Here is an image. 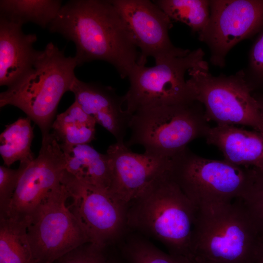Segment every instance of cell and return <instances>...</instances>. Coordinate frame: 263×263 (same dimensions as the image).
Segmentation results:
<instances>
[{
	"mask_svg": "<svg viewBox=\"0 0 263 263\" xmlns=\"http://www.w3.org/2000/svg\"><path fill=\"white\" fill-rule=\"evenodd\" d=\"M48 29L74 43L77 66L94 60L104 61L124 79L138 64L140 52L110 0H69Z\"/></svg>",
	"mask_w": 263,
	"mask_h": 263,
	"instance_id": "1",
	"label": "cell"
},
{
	"mask_svg": "<svg viewBox=\"0 0 263 263\" xmlns=\"http://www.w3.org/2000/svg\"><path fill=\"white\" fill-rule=\"evenodd\" d=\"M168 170L128 203L127 225L129 230L160 242L169 253L191 259L196 207Z\"/></svg>",
	"mask_w": 263,
	"mask_h": 263,
	"instance_id": "2",
	"label": "cell"
},
{
	"mask_svg": "<svg viewBox=\"0 0 263 263\" xmlns=\"http://www.w3.org/2000/svg\"><path fill=\"white\" fill-rule=\"evenodd\" d=\"M263 235L241 198L196 207L191 259L197 263H254Z\"/></svg>",
	"mask_w": 263,
	"mask_h": 263,
	"instance_id": "3",
	"label": "cell"
},
{
	"mask_svg": "<svg viewBox=\"0 0 263 263\" xmlns=\"http://www.w3.org/2000/svg\"><path fill=\"white\" fill-rule=\"evenodd\" d=\"M75 58L50 42L39 51L32 67L0 94V107L12 105L23 111L39 128L42 137L50 133L63 95L76 77Z\"/></svg>",
	"mask_w": 263,
	"mask_h": 263,
	"instance_id": "4",
	"label": "cell"
},
{
	"mask_svg": "<svg viewBox=\"0 0 263 263\" xmlns=\"http://www.w3.org/2000/svg\"><path fill=\"white\" fill-rule=\"evenodd\" d=\"M202 104L189 102L140 109L132 117L128 147L142 146L145 153L171 159L210 128Z\"/></svg>",
	"mask_w": 263,
	"mask_h": 263,
	"instance_id": "5",
	"label": "cell"
},
{
	"mask_svg": "<svg viewBox=\"0 0 263 263\" xmlns=\"http://www.w3.org/2000/svg\"><path fill=\"white\" fill-rule=\"evenodd\" d=\"M204 61L188 71L187 82L195 100L201 103L208 121L217 125H243L263 132V113L244 76L213 75Z\"/></svg>",
	"mask_w": 263,
	"mask_h": 263,
	"instance_id": "6",
	"label": "cell"
},
{
	"mask_svg": "<svg viewBox=\"0 0 263 263\" xmlns=\"http://www.w3.org/2000/svg\"><path fill=\"white\" fill-rule=\"evenodd\" d=\"M252 169L201 157L188 147L170 159L169 173L197 207L242 198Z\"/></svg>",
	"mask_w": 263,
	"mask_h": 263,
	"instance_id": "7",
	"label": "cell"
},
{
	"mask_svg": "<svg viewBox=\"0 0 263 263\" xmlns=\"http://www.w3.org/2000/svg\"><path fill=\"white\" fill-rule=\"evenodd\" d=\"M204 55L198 48L168 56L152 67L137 64L128 77L130 86L124 95L126 110L133 115L144 108L195 101L185 74L205 61Z\"/></svg>",
	"mask_w": 263,
	"mask_h": 263,
	"instance_id": "8",
	"label": "cell"
},
{
	"mask_svg": "<svg viewBox=\"0 0 263 263\" xmlns=\"http://www.w3.org/2000/svg\"><path fill=\"white\" fill-rule=\"evenodd\" d=\"M65 186L26 219L27 234L36 263H54L62 257L91 243L78 220L66 206Z\"/></svg>",
	"mask_w": 263,
	"mask_h": 263,
	"instance_id": "9",
	"label": "cell"
},
{
	"mask_svg": "<svg viewBox=\"0 0 263 263\" xmlns=\"http://www.w3.org/2000/svg\"><path fill=\"white\" fill-rule=\"evenodd\" d=\"M61 183L72 200L68 207L82 225L91 243L104 248L119 243L129 230L128 204L109 190L78 180L65 170Z\"/></svg>",
	"mask_w": 263,
	"mask_h": 263,
	"instance_id": "10",
	"label": "cell"
},
{
	"mask_svg": "<svg viewBox=\"0 0 263 263\" xmlns=\"http://www.w3.org/2000/svg\"><path fill=\"white\" fill-rule=\"evenodd\" d=\"M208 25L199 39L210 51V61L223 67L229 51L263 27V0H210Z\"/></svg>",
	"mask_w": 263,
	"mask_h": 263,
	"instance_id": "11",
	"label": "cell"
},
{
	"mask_svg": "<svg viewBox=\"0 0 263 263\" xmlns=\"http://www.w3.org/2000/svg\"><path fill=\"white\" fill-rule=\"evenodd\" d=\"M65 158L51 133L42 137L38 156L25 169L19 180L6 216L26 220L62 187Z\"/></svg>",
	"mask_w": 263,
	"mask_h": 263,
	"instance_id": "12",
	"label": "cell"
},
{
	"mask_svg": "<svg viewBox=\"0 0 263 263\" xmlns=\"http://www.w3.org/2000/svg\"><path fill=\"white\" fill-rule=\"evenodd\" d=\"M110 0L124 20L140 49L138 64L145 65L149 57H153L156 63L168 56L189 51L172 43L169 35L172 20L153 1Z\"/></svg>",
	"mask_w": 263,
	"mask_h": 263,
	"instance_id": "13",
	"label": "cell"
},
{
	"mask_svg": "<svg viewBox=\"0 0 263 263\" xmlns=\"http://www.w3.org/2000/svg\"><path fill=\"white\" fill-rule=\"evenodd\" d=\"M106 153L112 169L110 190L127 204L170 166V159L134 153L125 142L111 145Z\"/></svg>",
	"mask_w": 263,
	"mask_h": 263,
	"instance_id": "14",
	"label": "cell"
},
{
	"mask_svg": "<svg viewBox=\"0 0 263 263\" xmlns=\"http://www.w3.org/2000/svg\"><path fill=\"white\" fill-rule=\"evenodd\" d=\"M75 101L96 123L109 132L116 142H124L132 115L122 106L123 95L111 86L96 82L87 83L75 78L70 89Z\"/></svg>",
	"mask_w": 263,
	"mask_h": 263,
	"instance_id": "15",
	"label": "cell"
},
{
	"mask_svg": "<svg viewBox=\"0 0 263 263\" xmlns=\"http://www.w3.org/2000/svg\"><path fill=\"white\" fill-rule=\"evenodd\" d=\"M35 34H25L22 25L0 17V85L11 86L32 67L38 51Z\"/></svg>",
	"mask_w": 263,
	"mask_h": 263,
	"instance_id": "16",
	"label": "cell"
},
{
	"mask_svg": "<svg viewBox=\"0 0 263 263\" xmlns=\"http://www.w3.org/2000/svg\"><path fill=\"white\" fill-rule=\"evenodd\" d=\"M205 138L207 144L218 148L227 162L263 170V132L216 125L210 128Z\"/></svg>",
	"mask_w": 263,
	"mask_h": 263,
	"instance_id": "17",
	"label": "cell"
},
{
	"mask_svg": "<svg viewBox=\"0 0 263 263\" xmlns=\"http://www.w3.org/2000/svg\"><path fill=\"white\" fill-rule=\"evenodd\" d=\"M65 158V170L78 180L110 190L112 169L109 157L87 144H60Z\"/></svg>",
	"mask_w": 263,
	"mask_h": 263,
	"instance_id": "18",
	"label": "cell"
},
{
	"mask_svg": "<svg viewBox=\"0 0 263 263\" xmlns=\"http://www.w3.org/2000/svg\"><path fill=\"white\" fill-rule=\"evenodd\" d=\"M96 122L75 102L57 114L51 128L59 144H87L95 139Z\"/></svg>",
	"mask_w": 263,
	"mask_h": 263,
	"instance_id": "19",
	"label": "cell"
},
{
	"mask_svg": "<svg viewBox=\"0 0 263 263\" xmlns=\"http://www.w3.org/2000/svg\"><path fill=\"white\" fill-rule=\"evenodd\" d=\"M62 6L60 0H0V17L22 26L32 22L45 29Z\"/></svg>",
	"mask_w": 263,
	"mask_h": 263,
	"instance_id": "20",
	"label": "cell"
},
{
	"mask_svg": "<svg viewBox=\"0 0 263 263\" xmlns=\"http://www.w3.org/2000/svg\"><path fill=\"white\" fill-rule=\"evenodd\" d=\"M31 120L20 117L6 126L0 134V154L4 165L9 167L17 161L20 164H29L34 157L31 150L34 138Z\"/></svg>",
	"mask_w": 263,
	"mask_h": 263,
	"instance_id": "21",
	"label": "cell"
},
{
	"mask_svg": "<svg viewBox=\"0 0 263 263\" xmlns=\"http://www.w3.org/2000/svg\"><path fill=\"white\" fill-rule=\"evenodd\" d=\"M25 220L0 217V263H36Z\"/></svg>",
	"mask_w": 263,
	"mask_h": 263,
	"instance_id": "22",
	"label": "cell"
},
{
	"mask_svg": "<svg viewBox=\"0 0 263 263\" xmlns=\"http://www.w3.org/2000/svg\"><path fill=\"white\" fill-rule=\"evenodd\" d=\"M120 243L121 254L127 263H196L188 257L165 253L135 232H128Z\"/></svg>",
	"mask_w": 263,
	"mask_h": 263,
	"instance_id": "23",
	"label": "cell"
},
{
	"mask_svg": "<svg viewBox=\"0 0 263 263\" xmlns=\"http://www.w3.org/2000/svg\"><path fill=\"white\" fill-rule=\"evenodd\" d=\"M171 20L186 24L200 39L208 23L210 10L208 0H153Z\"/></svg>",
	"mask_w": 263,
	"mask_h": 263,
	"instance_id": "24",
	"label": "cell"
},
{
	"mask_svg": "<svg viewBox=\"0 0 263 263\" xmlns=\"http://www.w3.org/2000/svg\"><path fill=\"white\" fill-rule=\"evenodd\" d=\"M263 235V170L253 168L241 198Z\"/></svg>",
	"mask_w": 263,
	"mask_h": 263,
	"instance_id": "25",
	"label": "cell"
},
{
	"mask_svg": "<svg viewBox=\"0 0 263 263\" xmlns=\"http://www.w3.org/2000/svg\"><path fill=\"white\" fill-rule=\"evenodd\" d=\"M248 62L243 70L244 78L252 93L263 88V27L259 32L248 56Z\"/></svg>",
	"mask_w": 263,
	"mask_h": 263,
	"instance_id": "26",
	"label": "cell"
},
{
	"mask_svg": "<svg viewBox=\"0 0 263 263\" xmlns=\"http://www.w3.org/2000/svg\"><path fill=\"white\" fill-rule=\"evenodd\" d=\"M28 165L20 164L16 169L0 166V217L7 215L19 180Z\"/></svg>",
	"mask_w": 263,
	"mask_h": 263,
	"instance_id": "27",
	"label": "cell"
},
{
	"mask_svg": "<svg viewBox=\"0 0 263 263\" xmlns=\"http://www.w3.org/2000/svg\"><path fill=\"white\" fill-rule=\"evenodd\" d=\"M104 249L88 243L66 254L57 261L58 263H108Z\"/></svg>",
	"mask_w": 263,
	"mask_h": 263,
	"instance_id": "28",
	"label": "cell"
},
{
	"mask_svg": "<svg viewBox=\"0 0 263 263\" xmlns=\"http://www.w3.org/2000/svg\"><path fill=\"white\" fill-rule=\"evenodd\" d=\"M254 263H263V237L259 246Z\"/></svg>",
	"mask_w": 263,
	"mask_h": 263,
	"instance_id": "29",
	"label": "cell"
},
{
	"mask_svg": "<svg viewBox=\"0 0 263 263\" xmlns=\"http://www.w3.org/2000/svg\"><path fill=\"white\" fill-rule=\"evenodd\" d=\"M255 99L257 100L261 110L263 113V95H253Z\"/></svg>",
	"mask_w": 263,
	"mask_h": 263,
	"instance_id": "30",
	"label": "cell"
},
{
	"mask_svg": "<svg viewBox=\"0 0 263 263\" xmlns=\"http://www.w3.org/2000/svg\"><path fill=\"white\" fill-rule=\"evenodd\" d=\"M108 263H119L118 262H116L115 261H109L108 260Z\"/></svg>",
	"mask_w": 263,
	"mask_h": 263,
	"instance_id": "31",
	"label": "cell"
},
{
	"mask_svg": "<svg viewBox=\"0 0 263 263\" xmlns=\"http://www.w3.org/2000/svg\"></svg>",
	"mask_w": 263,
	"mask_h": 263,
	"instance_id": "32",
	"label": "cell"
}]
</instances>
